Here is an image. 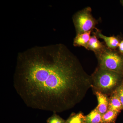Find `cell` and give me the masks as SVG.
<instances>
[{"label":"cell","instance_id":"1","mask_svg":"<svg viewBox=\"0 0 123 123\" xmlns=\"http://www.w3.org/2000/svg\"><path fill=\"white\" fill-rule=\"evenodd\" d=\"M13 83L27 106L56 113L79 103L92 84L76 56L61 43L19 53Z\"/></svg>","mask_w":123,"mask_h":123},{"label":"cell","instance_id":"2","mask_svg":"<svg viewBox=\"0 0 123 123\" xmlns=\"http://www.w3.org/2000/svg\"><path fill=\"white\" fill-rule=\"evenodd\" d=\"M94 91L110 96L123 83V75L98 66L91 76Z\"/></svg>","mask_w":123,"mask_h":123},{"label":"cell","instance_id":"3","mask_svg":"<svg viewBox=\"0 0 123 123\" xmlns=\"http://www.w3.org/2000/svg\"><path fill=\"white\" fill-rule=\"evenodd\" d=\"M95 55L99 68L123 75V54L119 51L106 46L102 50Z\"/></svg>","mask_w":123,"mask_h":123},{"label":"cell","instance_id":"4","mask_svg":"<svg viewBox=\"0 0 123 123\" xmlns=\"http://www.w3.org/2000/svg\"><path fill=\"white\" fill-rule=\"evenodd\" d=\"M90 7H86L75 14L73 21L77 34H80L96 29L98 21L92 16Z\"/></svg>","mask_w":123,"mask_h":123},{"label":"cell","instance_id":"5","mask_svg":"<svg viewBox=\"0 0 123 123\" xmlns=\"http://www.w3.org/2000/svg\"><path fill=\"white\" fill-rule=\"evenodd\" d=\"M94 92L98 102V106L95 108L101 114L103 115L108 110L109 97L101 92L97 91Z\"/></svg>","mask_w":123,"mask_h":123},{"label":"cell","instance_id":"6","mask_svg":"<svg viewBox=\"0 0 123 123\" xmlns=\"http://www.w3.org/2000/svg\"><path fill=\"white\" fill-rule=\"evenodd\" d=\"M98 37L103 39L105 43V45L108 48L116 50L118 48L120 41L118 37L113 36H107L103 35L98 29H96L95 31Z\"/></svg>","mask_w":123,"mask_h":123},{"label":"cell","instance_id":"7","mask_svg":"<svg viewBox=\"0 0 123 123\" xmlns=\"http://www.w3.org/2000/svg\"><path fill=\"white\" fill-rule=\"evenodd\" d=\"M93 34L91 36L87 50L93 51L95 54L102 50L106 45L98 40L96 32H94Z\"/></svg>","mask_w":123,"mask_h":123},{"label":"cell","instance_id":"8","mask_svg":"<svg viewBox=\"0 0 123 123\" xmlns=\"http://www.w3.org/2000/svg\"><path fill=\"white\" fill-rule=\"evenodd\" d=\"M92 31H90L80 34H77L74 40V46L75 47H84L87 49Z\"/></svg>","mask_w":123,"mask_h":123},{"label":"cell","instance_id":"9","mask_svg":"<svg viewBox=\"0 0 123 123\" xmlns=\"http://www.w3.org/2000/svg\"><path fill=\"white\" fill-rule=\"evenodd\" d=\"M108 110H113L119 113L123 110V105L116 91L109 98Z\"/></svg>","mask_w":123,"mask_h":123},{"label":"cell","instance_id":"10","mask_svg":"<svg viewBox=\"0 0 123 123\" xmlns=\"http://www.w3.org/2000/svg\"><path fill=\"white\" fill-rule=\"evenodd\" d=\"M102 115L96 108L85 116L84 123H101Z\"/></svg>","mask_w":123,"mask_h":123},{"label":"cell","instance_id":"11","mask_svg":"<svg viewBox=\"0 0 123 123\" xmlns=\"http://www.w3.org/2000/svg\"><path fill=\"white\" fill-rule=\"evenodd\" d=\"M120 113L112 110H108L102 115L101 123H115Z\"/></svg>","mask_w":123,"mask_h":123},{"label":"cell","instance_id":"12","mask_svg":"<svg viewBox=\"0 0 123 123\" xmlns=\"http://www.w3.org/2000/svg\"><path fill=\"white\" fill-rule=\"evenodd\" d=\"M85 116L81 112L79 113H72L67 120L65 123H84Z\"/></svg>","mask_w":123,"mask_h":123},{"label":"cell","instance_id":"13","mask_svg":"<svg viewBox=\"0 0 123 123\" xmlns=\"http://www.w3.org/2000/svg\"><path fill=\"white\" fill-rule=\"evenodd\" d=\"M66 120L61 118L56 113H53V115L49 117L47 120V123H65Z\"/></svg>","mask_w":123,"mask_h":123},{"label":"cell","instance_id":"14","mask_svg":"<svg viewBox=\"0 0 123 123\" xmlns=\"http://www.w3.org/2000/svg\"><path fill=\"white\" fill-rule=\"evenodd\" d=\"M123 107V83L116 90Z\"/></svg>","mask_w":123,"mask_h":123},{"label":"cell","instance_id":"15","mask_svg":"<svg viewBox=\"0 0 123 123\" xmlns=\"http://www.w3.org/2000/svg\"><path fill=\"white\" fill-rule=\"evenodd\" d=\"M119 51L120 53L123 54V40L120 42L118 47Z\"/></svg>","mask_w":123,"mask_h":123},{"label":"cell","instance_id":"16","mask_svg":"<svg viewBox=\"0 0 123 123\" xmlns=\"http://www.w3.org/2000/svg\"><path fill=\"white\" fill-rule=\"evenodd\" d=\"M121 3H122V4L123 5V0L121 1Z\"/></svg>","mask_w":123,"mask_h":123}]
</instances>
